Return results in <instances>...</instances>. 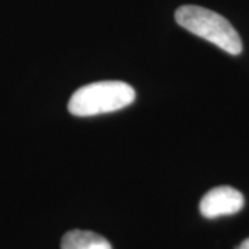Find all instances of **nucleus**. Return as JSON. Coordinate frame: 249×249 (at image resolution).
<instances>
[{
  "instance_id": "f257e3e1",
  "label": "nucleus",
  "mask_w": 249,
  "mask_h": 249,
  "mask_svg": "<svg viewBox=\"0 0 249 249\" xmlns=\"http://www.w3.org/2000/svg\"><path fill=\"white\" fill-rule=\"evenodd\" d=\"M175 19L181 28L220 47L226 53H242V42L238 32L226 18L201 6L186 4L176 10Z\"/></svg>"
},
{
  "instance_id": "f03ea898",
  "label": "nucleus",
  "mask_w": 249,
  "mask_h": 249,
  "mask_svg": "<svg viewBox=\"0 0 249 249\" xmlns=\"http://www.w3.org/2000/svg\"><path fill=\"white\" fill-rule=\"evenodd\" d=\"M134 89L121 80L93 82L78 89L70 98L68 111L75 116H96L115 112L130 106Z\"/></svg>"
},
{
  "instance_id": "7ed1b4c3",
  "label": "nucleus",
  "mask_w": 249,
  "mask_h": 249,
  "mask_svg": "<svg viewBox=\"0 0 249 249\" xmlns=\"http://www.w3.org/2000/svg\"><path fill=\"white\" fill-rule=\"evenodd\" d=\"M245 199L238 190L230 186H220L208 191L201 202L199 212L206 219H216L220 216H230L240 212Z\"/></svg>"
},
{
  "instance_id": "20e7f679",
  "label": "nucleus",
  "mask_w": 249,
  "mask_h": 249,
  "mask_svg": "<svg viewBox=\"0 0 249 249\" xmlns=\"http://www.w3.org/2000/svg\"><path fill=\"white\" fill-rule=\"evenodd\" d=\"M61 249H112V247L97 232L71 230L62 237Z\"/></svg>"
},
{
  "instance_id": "39448f33",
  "label": "nucleus",
  "mask_w": 249,
  "mask_h": 249,
  "mask_svg": "<svg viewBox=\"0 0 249 249\" xmlns=\"http://www.w3.org/2000/svg\"><path fill=\"white\" fill-rule=\"evenodd\" d=\"M235 249H249V238H247V240L242 241L240 247H237Z\"/></svg>"
}]
</instances>
